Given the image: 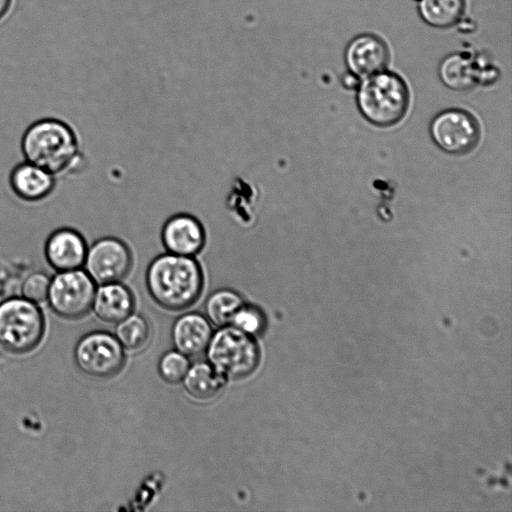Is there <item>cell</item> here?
<instances>
[{"instance_id": "cell-1", "label": "cell", "mask_w": 512, "mask_h": 512, "mask_svg": "<svg viewBox=\"0 0 512 512\" xmlns=\"http://www.w3.org/2000/svg\"><path fill=\"white\" fill-rule=\"evenodd\" d=\"M204 284L200 265L193 257L166 253L152 260L146 271V287L160 307L179 311L199 298Z\"/></svg>"}, {"instance_id": "cell-2", "label": "cell", "mask_w": 512, "mask_h": 512, "mask_svg": "<svg viewBox=\"0 0 512 512\" xmlns=\"http://www.w3.org/2000/svg\"><path fill=\"white\" fill-rule=\"evenodd\" d=\"M27 162L53 175L69 169L78 159V142L71 128L62 121L44 119L31 125L22 138Z\"/></svg>"}, {"instance_id": "cell-3", "label": "cell", "mask_w": 512, "mask_h": 512, "mask_svg": "<svg viewBox=\"0 0 512 512\" xmlns=\"http://www.w3.org/2000/svg\"><path fill=\"white\" fill-rule=\"evenodd\" d=\"M357 88L359 111L373 125L391 126L405 115L409 91L397 73L382 70L360 80Z\"/></svg>"}, {"instance_id": "cell-4", "label": "cell", "mask_w": 512, "mask_h": 512, "mask_svg": "<svg viewBox=\"0 0 512 512\" xmlns=\"http://www.w3.org/2000/svg\"><path fill=\"white\" fill-rule=\"evenodd\" d=\"M208 363L227 380L251 375L260 360V350L254 337L232 325L219 327L206 348Z\"/></svg>"}, {"instance_id": "cell-5", "label": "cell", "mask_w": 512, "mask_h": 512, "mask_svg": "<svg viewBox=\"0 0 512 512\" xmlns=\"http://www.w3.org/2000/svg\"><path fill=\"white\" fill-rule=\"evenodd\" d=\"M40 309L25 298H10L0 304V345L13 353H26L44 334Z\"/></svg>"}, {"instance_id": "cell-6", "label": "cell", "mask_w": 512, "mask_h": 512, "mask_svg": "<svg viewBox=\"0 0 512 512\" xmlns=\"http://www.w3.org/2000/svg\"><path fill=\"white\" fill-rule=\"evenodd\" d=\"M74 359L77 367L86 375L105 379L121 371L125 363V352L114 335L95 331L78 341Z\"/></svg>"}, {"instance_id": "cell-7", "label": "cell", "mask_w": 512, "mask_h": 512, "mask_svg": "<svg viewBox=\"0 0 512 512\" xmlns=\"http://www.w3.org/2000/svg\"><path fill=\"white\" fill-rule=\"evenodd\" d=\"M95 291V283L85 271H62L51 279L47 300L58 316L76 319L89 312Z\"/></svg>"}, {"instance_id": "cell-8", "label": "cell", "mask_w": 512, "mask_h": 512, "mask_svg": "<svg viewBox=\"0 0 512 512\" xmlns=\"http://www.w3.org/2000/svg\"><path fill=\"white\" fill-rule=\"evenodd\" d=\"M433 142L444 152L454 155L471 151L478 143L480 129L476 119L462 109H447L430 123Z\"/></svg>"}, {"instance_id": "cell-9", "label": "cell", "mask_w": 512, "mask_h": 512, "mask_svg": "<svg viewBox=\"0 0 512 512\" xmlns=\"http://www.w3.org/2000/svg\"><path fill=\"white\" fill-rule=\"evenodd\" d=\"M83 266L95 284L120 282L131 269L132 255L120 239L104 237L88 247Z\"/></svg>"}, {"instance_id": "cell-10", "label": "cell", "mask_w": 512, "mask_h": 512, "mask_svg": "<svg viewBox=\"0 0 512 512\" xmlns=\"http://www.w3.org/2000/svg\"><path fill=\"white\" fill-rule=\"evenodd\" d=\"M343 57L347 70L363 79L386 69L390 51L381 37L362 33L348 42Z\"/></svg>"}, {"instance_id": "cell-11", "label": "cell", "mask_w": 512, "mask_h": 512, "mask_svg": "<svg viewBox=\"0 0 512 512\" xmlns=\"http://www.w3.org/2000/svg\"><path fill=\"white\" fill-rule=\"evenodd\" d=\"M161 239L168 253L193 257L205 244V231L194 216L177 214L163 225Z\"/></svg>"}, {"instance_id": "cell-12", "label": "cell", "mask_w": 512, "mask_h": 512, "mask_svg": "<svg viewBox=\"0 0 512 512\" xmlns=\"http://www.w3.org/2000/svg\"><path fill=\"white\" fill-rule=\"evenodd\" d=\"M87 245L83 236L73 229L53 232L46 241L45 256L50 266L58 272L81 269Z\"/></svg>"}, {"instance_id": "cell-13", "label": "cell", "mask_w": 512, "mask_h": 512, "mask_svg": "<svg viewBox=\"0 0 512 512\" xmlns=\"http://www.w3.org/2000/svg\"><path fill=\"white\" fill-rule=\"evenodd\" d=\"M212 334L209 320L197 312L182 314L171 327V340L175 350L187 357H196L205 352Z\"/></svg>"}, {"instance_id": "cell-14", "label": "cell", "mask_w": 512, "mask_h": 512, "mask_svg": "<svg viewBox=\"0 0 512 512\" xmlns=\"http://www.w3.org/2000/svg\"><path fill=\"white\" fill-rule=\"evenodd\" d=\"M91 308L101 321L118 323L133 312L134 298L120 282L106 283L95 291Z\"/></svg>"}, {"instance_id": "cell-15", "label": "cell", "mask_w": 512, "mask_h": 512, "mask_svg": "<svg viewBox=\"0 0 512 512\" xmlns=\"http://www.w3.org/2000/svg\"><path fill=\"white\" fill-rule=\"evenodd\" d=\"M14 192L27 201L45 198L54 187V175L29 162L14 168L11 178Z\"/></svg>"}, {"instance_id": "cell-16", "label": "cell", "mask_w": 512, "mask_h": 512, "mask_svg": "<svg viewBox=\"0 0 512 512\" xmlns=\"http://www.w3.org/2000/svg\"><path fill=\"white\" fill-rule=\"evenodd\" d=\"M227 379L208 362H196L189 366L182 379L186 394L197 401L215 398L224 388Z\"/></svg>"}, {"instance_id": "cell-17", "label": "cell", "mask_w": 512, "mask_h": 512, "mask_svg": "<svg viewBox=\"0 0 512 512\" xmlns=\"http://www.w3.org/2000/svg\"><path fill=\"white\" fill-rule=\"evenodd\" d=\"M439 78L448 88L463 91L480 82L475 63L463 53H451L439 64Z\"/></svg>"}, {"instance_id": "cell-18", "label": "cell", "mask_w": 512, "mask_h": 512, "mask_svg": "<svg viewBox=\"0 0 512 512\" xmlns=\"http://www.w3.org/2000/svg\"><path fill=\"white\" fill-rule=\"evenodd\" d=\"M417 10L427 25L445 29L460 21L465 11V0H418Z\"/></svg>"}, {"instance_id": "cell-19", "label": "cell", "mask_w": 512, "mask_h": 512, "mask_svg": "<svg viewBox=\"0 0 512 512\" xmlns=\"http://www.w3.org/2000/svg\"><path fill=\"white\" fill-rule=\"evenodd\" d=\"M244 305L239 293L221 288L212 292L205 302V315L217 327L231 325L237 311Z\"/></svg>"}, {"instance_id": "cell-20", "label": "cell", "mask_w": 512, "mask_h": 512, "mask_svg": "<svg viewBox=\"0 0 512 512\" xmlns=\"http://www.w3.org/2000/svg\"><path fill=\"white\" fill-rule=\"evenodd\" d=\"M150 333V326L146 318L131 313L117 323L114 336L124 349L137 351L147 344Z\"/></svg>"}, {"instance_id": "cell-21", "label": "cell", "mask_w": 512, "mask_h": 512, "mask_svg": "<svg viewBox=\"0 0 512 512\" xmlns=\"http://www.w3.org/2000/svg\"><path fill=\"white\" fill-rule=\"evenodd\" d=\"M190 362L188 357L177 350L165 352L158 361L160 377L169 384H177L184 378Z\"/></svg>"}, {"instance_id": "cell-22", "label": "cell", "mask_w": 512, "mask_h": 512, "mask_svg": "<svg viewBox=\"0 0 512 512\" xmlns=\"http://www.w3.org/2000/svg\"><path fill=\"white\" fill-rule=\"evenodd\" d=\"M265 317L260 309L252 305H244L237 311L232 326L240 331L255 337L260 335L265 329Z\"/></svg>"}, {"instance_id": "cell-23", "label": "cell", "mask_w": 512, "mask_h": 512, "mask_svg": "<svg viewBox=\"0 0 512 512\" xmlns=\"http://www.w3.org/2000/svg\"><path fill=\"white\" fill-rule=\"evenodd\" d=\"M51 279L43 272H33L26 277L22 284L23 298L39 303L45 301L48 296Z\"/></svg>"}, {"instance_id": "cell-24", "label": "cell", "mask_w": 512, "mask_h": 512, "mask_svg": "<svg viewBox=\"0 0 512 512\" xmlns=\"http://www.w3.org/2000/svg\"><path fill=\"white\" fill-rule=\"evenodd\" d=\"M360 78L352 74L351 72H347L341 79L344 87L346 88H355L358 87L360 83Z\"/></svg>"}, {"instance_id": "cell-25", "label": "cell", "mask_w": 512, "mask_h": 512, "mask_svg": "<svg viewBox=\"0 0 512 512\" xmlns=\"http://www.w3.org/2000/svg\"><path fill=\"white\" fill-rule=\"evenodd\" d=\"M13 0H0V21L8 14Z\"/></svg>"}]
</instances>
